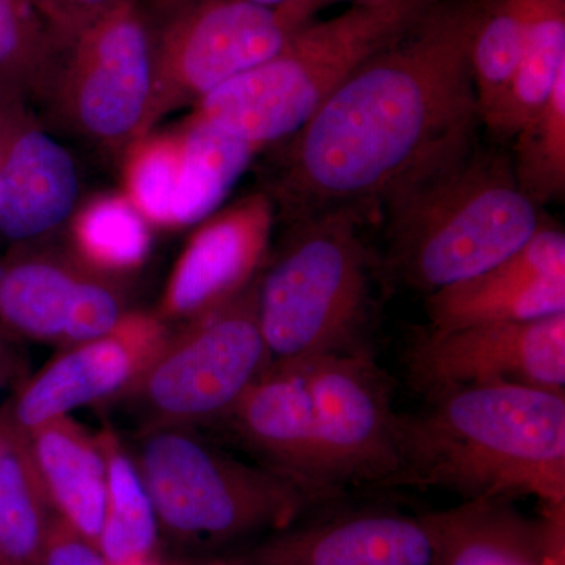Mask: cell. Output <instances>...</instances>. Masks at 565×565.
Listing matches in <instances>:
<instances>
[{"mask_svg": "<svg viewBox=\"0 0 565 565\" xmlns=\"http://www.w3.org/2000/svg\"><path fill=\"white\" fill-rule=\"evenodd\" d=\"M479 0H437L285 141L273 185L286 222L379 207L401 182L478 140L470 65Z\"/></svg>", "mask_w": 565, "mask_h": 565, "instance_id": "6da1fadb", "label": "cell"}, {"mask_svg": "<svg viewBox=\"0 0 565 565\" xmlns=\"http://www.w3.org/2000/svg\"><path fill=\"white\" fill-rule=\"evenodd\" d=\"M399 416L394 486L438 487L467 500L565 501V393L519 384L459 386Z\"/></svg>", "mask_w": 565, "mask_h": 565, "instance_id": "7a4b0ae2", "label": "cell"}, {"mask_svg": "<svg viewBox=\"0 0 565 565\" xmlns=\"http://www.w3.org/2000/svg\"><path fill=\"white\" fill-rule=\"evenodd\" d=\"M379 207L394 273L429 294L503 262L542 226L511 154L478 140L401 182Z\"/></svg>", "mask_w": 565, "mask_h": 565, "instance_id": "3957f363", "label": "cell"}, {"mask_svg": "<svg viewBox=\"0 0 565 565\" xmlns=\"http://www.w3.org/2000/svg\"><path fill=\"white\" fill-rule=\"evenodd\" d=\"M437 0L352 3L326 21H310L273 57L207 95L192 115L258 150L281 143L310 120L344 81L385 50Z\"/></svg>", "mask_w": 565, "mask_h": 565, "instance_id": "277c9868", "label": "cell"}, {"mask_svg": "<svg viewBox=\"0 0 565 565\" xmlns=\"http://www.w3.org/2000/svg\"><path fill=\"white\" fill-rule=\"evenodd\" d=\"M371 210L337 206L288 221L258 280V319L270 362L360 348L370 307Z\"/></svg>", "mask_w": 565, "mask_h": 565, "instance_id": "5b68a950", "label": "cell"}, {"mask_svg": "<svg viewBox=\"0 0 565 565\" xmlns=\"http://www.w3.org/2000/svg\"><path fill=\"white\" fill-rule=\"evenodd\" d=\"M132 456L161 533L178 545L215 548L282 530L316 503L288 479L233 459L191 427L148 426Z\"/></svg>", "mask_w": 565, "mask_h": 565, "instance_id": "8992f818", "label": "cell"}, {"mask_svg": "<svg viewBox=\"0 0 565 565\" xmlns=\"http://www.w3.org/2000/svg\"><path fill=\"white\" fill-rule=\"evenodd\" d=\"M258 280L232 302L170 332L126 394L148 426L191 427L223 419L269 366L258 319Z\"/></svg>", "mask_w": 565, "mask_h": 565, "instance_id": "52a82bcc", "label": "cell"}, {"mask_svg": "<svg viewBox=\"0 0 565 565\" xmlns=\"http://www.w3.org/2000/svg\"><path fill=\"white\" fill-rule=\"evenodd\" d=\"M154 46L145 0L125 3L63 51L47 102L66 129L114 154L147 137Z\"/></svg>", "mask_w": 565, "mask_h": 565, "instance_id": "ba28073f", "label": "cell"}, {"mask_svg": "<svg viewBox=\"0 0 565 565\" xmlns=\"http://www.w3.org/2000/svg\"><path fill=\"white\" fill-rule=\"evenodd\" d=\"M154 46L147 136L280 50L297 29L278 9L248 0H145Z\"/></svg>", "mask_w": 565, "mask_h": 565, "instance_id": "9c48e42d", "label": "cell"}, {"mask_svg": "<svg viewBox=\"0 0 565 565\" xmlns=\"http://www.w3.org/2000/svg\"><path fill=\"white\" fill-rule=\"evenodd\" d=\"M313 401L316 459L326 497L345 484L394 486L399 415L386 375L360 345L303 360Z\"/></svg>", "mask_w": 565, "mask_h": 565, "instance_id": "30bf717a", "label": "cell"}, {"mask_svg": "<svg viewBox=\"0 0 565 565\" xmlns=\"http://www.w3.org/2000/svg\"><path fill=\"white\" fill-rule=\"evenodd\" d=\"M129 313L120 281L71 253L14 245L0 259V332L65 349L110 332Z\"/></svg>", "mask_w": 565, "mask_h": 565, "instance_id": "8fae6325", "label": "cell"}, {"mask_svg": "<svg viewBox=\"0 0 565 565\" xmlns=\"http://www.w3.org/2000/svg\"><path fill=\"white\" fill-rule=\"evenodd\" d=\"M407 366L416 388L429 396L487 384L565 393V313L525 322L429 327L408 349Z\"/></svg>", "mask_w": 565, "mask_h": 565, "instance_id": "7c38bea8", "label": "cell"}, {"mask_svg": "<svg viewBox=\"0 0 565 565\" xmlns=\"http://www.w3.org/2000/svg\"><path fill=\"white\" fill-rule=\"evenodd\" d=\"M158 315L129 311L110 332L62 349L6 404L24 434L88 405L126 396L169 338Z\"/></svg>", "mask_w": 565, "mask_h": 565, "instance_id": "4fadbf2b", "label": "cell"}, {"mask_svg": "<svg viewBox=\"0 0 565 565\" xmlns=\"http://www.w3.org/2000/svg\"><path fill=\"white\" fill-rule=\"evenodd\" d=\"M277 206L253 192L199 223L163 288L156 315L182 323L232 302L269 259Z\"/></svg>", "mask_w": 565, "mask_h": 565, "instance_id": "5bb4252c", "label": "cell"}, {"mask_svg": "<svg viewBox=\"0 0 565 565\" xmlns=\"http://www.w3.org/2000/svg\"><path fill=\"white\" fill-rule=\"evenodd\" d=\"M81 173L31 103L0 85V236L41 243L79 207Z\"/></svg>", "mask_w": 565, "mask_h": 565, "instance_id": "9a60e30c", "label": "cell"}, {"mask_svg": "<svg viewBox=\"0 0 565 565\" xmlns=\"http://www.w3.org/2000/svg\"><path fill=\"white\" fill-rule=\"evenodd\" d=\"M565 313V234L542 225L484 273L429 294L430 329L525 322Z\"/></svg>", "mask_w": 565, "mask_h": 565, "instance_id": "2e32d148", "label": "cell"}, {"mask_svg": "<svg viewBox=\"0 0 565 565\" xmlns=\"http://www.w3.org/2000/svg\"><path fill=\"white\" fill-rule=\"evenodd\" d=\"M437 559L434 514L359 511L274 531L243 565H437Z\"/></svg>", "mask_w": 565, "mask_h": 565, "instance_id": "e0dca14e", "label": "cell"}, {"mask_svg": "<svg viewBox=\"0 0 565 565\" xmlns=\"http://www.w3.org/2000/svg\"><path fill=\"white\" fill-rule=\"evenodd\" d=\"M223 419L262 457L267 470L315 501L327 498L316 459L313 401L303 360L270 362Z\"/></svg>", "mask_w": 565, "mask_h": 565, "instance_id": "ac0fdd59", "label": "cell"}, {"mask_svg": "<svg viewBox=\"0 0 565 565\" xmlns=\"http://www.w3.org/2000/svg\"><path fill=\"white\" fill-rule=\"evenodd\" d=\"M437 565H565V501L527 519L505 498L433 512Z\"/></svg>", "mask_w": 565, "mask_h": 565, "instance_id": "d6986e66", "label": "cell"}, {"mask_svg": "<svg viewBox=\"0 0 565 565\" xmlns=\"http://www.w3.org/2000/svg\"><path fill=\"white\" fill-rule=\"evenodd\" d=\"M33 463L55 516L98 545L106 515V459L98 435L70 416L28 434Z\"/></svg>", "mask_w": 565, "mask_h": 565, "instance_id": "ffe728a7", "label": "cell"}, {"mask_svg": "<svg viewBox=\"0 0 565 565\" xmlns=\"http://www.w3.org/2000/svg\"><path fill=\"white\" fill-rule=\"evenodd\" d=\"M564 76L565 0H527L519 65L498 102L481 118V125L493 139H514Z\"/></svg>", "mask_w": 565, "mask_h": 565, "instance_id": "44dd1931", "label": "cell"}, {"mask_svg": "<svg viewBox=\"0 0 565 565\" xmlns=\"http://www.w3.org/2000/svg\"><path fill=\"white\" fill-rule=\"evenodd\" d=\"M178 132L181 158L172 228H184L199 225L221 207L259 150L192 114Z\"/></svg>", "mask_w": 565, "mask_h": 565, "instance_id": "7402d4cb", "label": "cell"}, {"mask_svg": "<svg viewBox=\"0 0 565 565\" xmlns=\"http://www.w3.org/2000/svg\"><path fill=\"white\" fill-rule=\"evenodd\" d=\"M54 519L33 463L28 434L0 407V559L39 565Z\"/></svg>", "mask_w": 565, "mask_h": 565, "instance_id": "603a6c76", "label": "cell"}, {"mask_svg": "<svg viewBox=\"0 0 565 565\" xmlns=\"http://www.w3.org/2000/svg\"><path fill=\"white\" fill-rule=\"evenodd\" d=\"M96 435L107 471L106 515L99 550L109 565L151 561L161 527L136 459L110 427Z\"/></svg>", "mask_w": 565, "mask_h": 565, "instance_id": "cb8c5ba5", "label": "cell"}, {"mask_svg": "<svg viewBox=\"0 0 565 565\" xmlns=\"http://www.w3.org/2000/svg\"><path fill=\"white\" fill-rule=\"evenodd\" d=\"M70 250L88 269L114 278L141 269L152 247L151 225L125 193H103L74 212Z\"/></svg>", "mask_w": 565, "mask_h": 565, "instance_id": "d4e9b609", "label": "cell"}, {"mask_svg": "<svg viewBox=\"0 0 565 565\" xmlns=\"http://www.w3.org/2000/svg\"><path fill=\"white\" fill-rule=\"evenodd\" d=\"M62 50L31 0H0V85L44 106Z\"/></svg>", "mask_w": 565, "mask_h": 565, "instance_id": "484cf974", "label": "cell"}, {"mask_svg": "<svg viewBox=\"0 0 565 565\" xmlns=\"http://www.w3.org/2000/svg\"><path fill=\"white\" fill-rule=\"evenodd\" d=\"M527 0H479L470 65L479 118L492 109L519 65Z\"/></svg>", "mask_w": 565, "mask_h": 565, "instance_id": "4316f807", "label": "cell"}, {"mask_svg": "<svg viewBox=\"0 0 565 565\" xmlns=\"http://www.w3.org/2000/svg\"><path fill=\"white\" fill-rule=\"evenodd\" d=\"M511 154L516 184L541 207L565 195V76L542 109L515 134Z\"/></svg>", "mask_w": 565, "mask_h": 565, "instance_id": "83f0119b", "label": "cell"}, {"mask_svg": "<svg viewBox=\"0 0 565 565\" xmlns=\"http://www.w3.org/2000/svg\"><path fill=\"white\" fill-rule=\"evenodd\" d=\"M125 156V195L151 226L172 228L180 174V132H151L136 141Z\"/></svg>", "mask_w": 565, "mask_h": 565, "instance_id": "f1b7e54d", "label": "cell"}, {"mask_svg": "<svg viewBox=\"0 0 565 565\" xmlns=\"http://www.w3.org/2000/svg\"><path fill=\"white\" fill-rule=\"evenodd\" d=\"M62 52L107 13L137 0H31Z\"/></svg>", "mask_w": 565, "mask_h": 565, "instance_id": "f546056e", "label": "cell"}, {"mask_svg": "<svg viewBox=\"0 0 565 565\" xmlns=\"http://www.w3.org/2000/svg\"><path fill=\"white\" fill-rule=\"evenodd\" d=\"M39 565H109L98 545L76 533L58 516L52 519Z\"/></svg>", "mask_w": 565, "mask_h": 565, "instance_id": "4dcf8cb0", "label": "cell"}, {"mask_svg": "<svg viewBox=\"0 0 565 565\" xmlns=\"http://www.w3.org/2000/svg\"><path fill=\"white\" fill-rule=\"evenodd\" d=\"M344 2L352 6V3L370 2V0H289L288 3L281 6L278 10L281 11L282 17L288 20L294 29H299L308 24V22L315 21V17L319 11Z\"/></svg>", "mask_w": 565, "mask_h": 565, "instance_id": "1f68e13d", "label": "cell"}, {"mask_svg": "<svg viewBox=\"0 0 565 565\" xmlns=\"http://www.w3.org/2000/svg\"><path fill=\"white\" fill-rule=\"evenodd\" d=\"M10 367L9 353H7L6 344H3L2 338H0V394H2L7 381L10 379Z\"/></svg>", "mask_w": 565, "mask_h": 565, "instance_id": "d6a6232c", "label": "cell"}, {"mask_svg": "<svg viewBox=\"0 0 565 565\" xmlns=\"http://www.w3.org/2000/svg\"><path fill=\"white\" fill-rule=\"evenodd\" d=\"M248 2L258 3V6L269 7V9H280L289 0H248Z\"/></svg>", "mask_w": 565, "mask_h": 565, "instance_id": "836d02e7", "label": "cell"}, {"mask_svg": "<svg viewBox=\"0 0 565 565\" xmlns=\"http://www.w3.org/2000/svg\"><path fill=\"white\" fill-rule=\"evenodd\" d=\"M120 565H152L151 561H139V563H126Z\"/></svg>", "mask_w": 565, "mask_h": 565, "instance_id": "e575fe53", "label": "cell"}, {"mask_svg": "<svg viewBox=\"0 0 565 565\" xmlns=\"http://www.w3.org/2000/svg\"><path fill=\"white\" fill-rule=\"evenodd\" d=\"M0 565H10V564L6 563V561L0 559Z\"/></svg>", "mask_w": 565, "mask_h": 565, "instance_id": "d590c367", "label": "cell"}]
</instances>
